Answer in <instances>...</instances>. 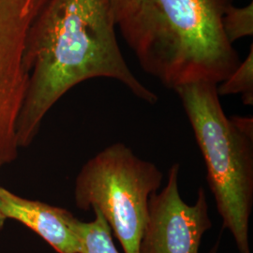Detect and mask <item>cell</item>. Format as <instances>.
<instances>
[{"label": "cell", "instance_id": "6da1fadb", "mask_svg": "<svg viewBox=\"0 0 253 253\" xmlns=\"http://www.w3.org/2000/svg\"><path fill=\"white\" fill-rule=\"evenodd\" d=\"M116 27L110 0H44L33 36V71L17 122L19 147L31 144L48 111L85 80H118L149 104L159 100L128 68Z\"/></svg>", "mask_w": 253, "mask_h": 253}, {"label": "cell", "instance_id": "7a4b0ae2", "mask_svg": "<svg viewBox=\"0 0 253 253\" xmlns=\"http://www.w3.org/2000/svg\"><path fill=\"white\" fill-rule=\"evenodd\" d=\"M233 0H141L119 27L145 73L174 89L186 84H218L241 61L227 40L222 17Z\"/></svg>", "mask_w": 253, "mask_h": 253}, {"label": "cell", "instance_id": "3957f363", "mask_svg": "<svg viewBox=\"0 0 253 253\" xmlns=\"http://www.w3.org/2000/svg\"><path fill=\"white\" fill-rule=\"evenodd\" d=\"M217 85L195 82L175 91L189 118L207 167L223 228L235 239L239 253H251L249 228L253 206V120L228 118Z\"/></svg>", "mask_w": 253, "mask_h": 253}, {"label": "cell", "instance_id": "277c9868", "mask_svg": "<svg viewBox=\"0 0 253 253\" xmlns=\"http://www.w3.org/2000/svg\"><path fill=\"white\" fill-rule=\"evenodd\" d=\"M163 180V172L155 163L116 143L82 167L75 180V205L84 211L97 208L124 253H139L149 199Z\"/></svg>", "mask_w": 253, "mask_h": 253}, {"label": "cell", "instance_id": "5b68a950", "mask_svg": "<svg viewBox=\"0 0 253 253\" xmlns=\"http://www.w3.org/2000/svg\"><path fill=\"white\" fill-rule=\"evenodd\" d=\"M180 166L172 164L167 184L149 199L148 217L139 253H199L204 235L212 228L206 190L200 188L193 205L181 197Z\"/></svg>", "mask_w": 253, "mask_h": 253}, {"label": "cell", "instance_id": "8992f818", "mask_svg": "<svg viewBox=\"0 0 253 253\" xmlns=\"http://www.w3.org/2000/svg\"><path fill=\"white\" fill-rule=\"evenodd\" d=\"M1 210L40 235L58 253H75L78 241L73 229L74 216L64 208L26 199L0 187Z\"/></svg>", "mask_w": 253, "mask_h": 253}, {"label": "cell", "instance_id": "52a82bcc", "mask_svg": "<svg viewBox=\"0 0 253 253\" xmlns=\"http://www.w3.org/2000/svg\"><path fill=\"white\" fill-rule=\"evenodd\" d=\"M95 217L84 222L74 217L73 229L78 241L75 253H120L115 246L111 227L97 208L92 209Z\"/></svg>", "mask_w": 253, "mask_h": 253}, {"label": "cell", "instance_id": "ba28073f", "mask_svg": "<svg viewBox=\"0 0 253 253\" xmlns=\"http://www.w3.org/2000/svg\"><path fill=\"white\" fill-rule=\"evenodd\" d=\"M218 96L242 94L245 105L253 104V45L243 62L225 81L217 85Z\"/></svg>", "mask_w": 253, "mask_h": 253}, {"label": "cell", "instance_id": "9c48e42d", "mask_svg": "<svg viewBox=\"0 0 253 253\" xmlns=\"http://www.w3.org/2000/svg\"><path fill=\"white\" fill-rule=\"evenodd\" d=\"M222 27L227 40L232 44L241 38L253 36V3L243 8H236L233 5L228 7L222 17Z\"/></svg>", "mask_w": 253, "mask_h": 253}, {"label": "cell", "instance_id": "30bf717a", "mask_svg": "<svg viewBox=\"0 0 253 253\" xmlns=\"http://www.w3.org/2000/svg\"><path fill=\"white\" fill-rule=\"evenodd\" d=\"M117 27L126 24L137 12L141 0H110Z\"/></svg>", "mask_w": 253, "mask_h": 253}, {"label": "cell", "instance_id": "8fae6325", "mask_svg": "<svg viewBox=\"0 0 253 253\" xmlns=\"http://www.w3.org/2000/svg\"><path fill=\"white\" fill-rule=\"evenodd\" d=\"M2 167V164L0 163V168ZM6 217L4 216V214L2 213V210H1V200H0V229H2L4 224H5V221H6Z\"/></svg>", "mask_w": 253, "mask_h": 253}, {"label": "cell", "instance_id": "7c38bea8", "mask_svg": "<svg viewBox=\"0 0 253 253\" xmlns=\"http://www.w3.org/2000/svg\"><path fill=\"white\" fill-rule=\"evenodd\" d=\"M218 242H217L216 244H215V246L211 249V251L209 252V253H217V250H218Z\"/></svg>", "mask_w": 253, "mask_h": 253}]
</instances>
